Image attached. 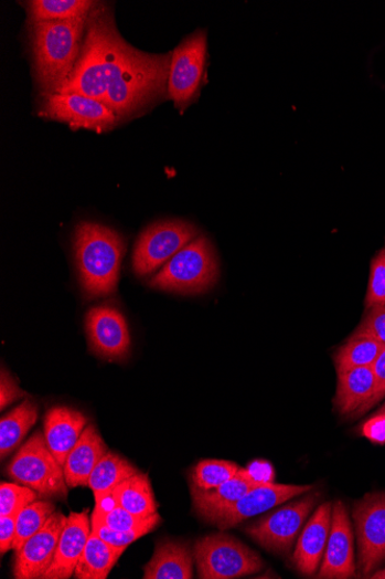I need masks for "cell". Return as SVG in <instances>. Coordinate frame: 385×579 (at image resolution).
Returning a JSON list of instances; mask_svg holds the SVG:
<instances>
[{
    "instance_id": "24",
    "label": "cell",
    "mask_w": 385,
    "mask_h": 579,
    "mask_svg": "<svg viewBox=\"0 0 385 579\" xmlns=\"http://www.w3.org/2000/svg\"><path fill=\"white\" fill-rule=\"evenodd\" d=\"M125 550L92 533L73 576L76 579H106Z\"/></svg>"
},
{
    "instance_id": "33",
    "label": "cell",
    "mask_w": 385,
    "mask_h": 579,
    "mask_svg": "<svg viewBox=\"0 0 385 579\" xmlns=\"http://www.w3.org/2000/svg\"><path fill=\"white\" fill-rule=\"evenodd\" d=\"M92 519V533L96 534L103 540L121 548H127L136 540L147 536L162 523L161 520L152 522L148 525L137 528V530L128 533H119L113 530V528L100 523L98 519L90 516Z\"/></svg>"
},
{
    "instance_id": "2",
    "label": "cell",
    "mask_w": 385,
    "mask_h": 579,
    "mask_svg": "<svg viewBox=\"0 0 385 579\" xmlns=\"http://www.w3.org/2000/svg\"><path fill=\"white\" fill-rule=\"evenodd\" d=\"M88 20L89 15L31 22L34 70L44 94L56 93L69 80L82 55Z\"/></svg>"
},
{
    "instance_id": "22",
    "label": "cell",
    "mask_w": 385,
    "mask_h": 579,
    "mask_svg": "<svg viewBox=\"0 0 385 579\" xmlns=\"http://www.w3.org/2000/svg\"><path fill=\"white\" fill-rule=\"evenodd\" d=\"M194 551L182 541L158 543L151 560L143 567L145 579L193 578Z\"/></svg>"
},
{
    "instance_id": "41",
    "label": "cell",
    "mask_w": 385,
    "mask_h": 579,
    "mask_svg": "<svg viewBox=\"0 0 385 579\" xmlns=\"http://www.w3.org/2000/svg\"><path fill=\"white\" fill-rule=\"evenodd\" d=\"M372 578L384 579L385 578V569H382V570H378V571H374L372 573Z\"/></svg>"
},
{
    "instance_id": "16",
    "label": "cell",
    "mask_w": 385,
    "mask_h": 579,
    "mask_svg": "<svg viewBox=\"0 0 385 579\" xmlns=\"http://www.w3.org/2000/svg\"><path fill=\"white\" fill-rule=\"evenodd\" d=\"M92 535L89 510L71 513L61 535L53 565L43 579H68L74 575Z\"/></svg>"
},
{
    "instance_id": "39",
    "label": "cell",
    "mask_w": 385,
    "mask_h": 579,
    "mask_svg": "<svg viewBox=\"0 0 385 579\" xmlns=\"http://www.w3.org/2000/svg\"><path fill=\"white\" fill-rule=\"evenodd\" d=\"M372 369L376 383V391L373 400V406L375 407L377 402L385 397V346L382 348L379 356L372 366Z\"/></svg>"
},
{
    "instance_id": "27",
    "label": "cell",
    "mask_w": 385,
    "mask_h": 579,
    "mask_svg": "<svg viewBox=\"0 0 385 579\" xmlns=\"http://www.w3.org/2000/svg\"><path fill=\"white\" fill-rule=\"evenodd\" d=\"M97 6L89 0H33L28 9L31 22H46L88 17Z\"/></svg>"
},
{
    "instance_id": "25",
    "label": "cell",
    "mask_w": 385,
    "mask_h": 579,
    "mask_svg": "<svg viewBox=\"0 0 385 579\" xmlns=\"http://www.w3.org/2000/svg\"><path fill=\"white\" fill-rule=\"evenodd\" d=\"M111 498L115 505L138 517L148 518L158 514V502L149 476L145 473L139 472L128 477L114 491Z\"/></svg>"
},
{
    "instance_id": "5",
    "label": "cell",
    "mask_w": 385,
    "mask_h": 579,
    "mask_svg": "<svg viewBox=\"0 0 385 579\" xmlns=\"http://www.w3.org/2000/svg\"><path fill=\"white\" fill-rule=\"evenodd\" d=\"M8 474L15 483L32 488L41 497H67L64 469L41 432L35 433L19 449L8 466Z\"/></svg>"
},
{
    "instance_id": "30",
    "label": "cell",
    "mask_w": 385,
    "mask_h": 579,
    "mask_svg": "<svg viewBox=\"0 0 385 579\" xmlns=\"http://www.w3.org/2000/svg\"><path fill=\"white\" fill-rule=\"evenodd\" d=\"M239 465L217 460L200 462L192 473L191 486L201 491H211L222 486L239 472Z\"/></svg>"
},
{
    "instance_id": "37",
    "label": "cell",
    "mask_w": 385,
    "mask_h": 579,
    "mask_svg": "<svg viewBox=\"0 0 385 579\" xmlns=\"http://www.w3.org/2000/svg\"><path fill=\"white\" fill-rule=\"evenodd\" d=\"M23 396V391L18 387L13 377L3 369L2 379H0V408H2V411Z\"/></svg>"
},
{
    "instance_id": "31",
    "label": "cell",
    "mask_w": 385,
    "mask_h": 579,
    "mask_svg": "<svg viewBox=\"0 0 385 579\" xmlns=\"http://www.w3.org/2000/svg\"><path fill=\"white\" fill-rule=\"evenodd\" d=\"M92 517L98 519L100 523L113 528V530L119 533L137 530L139 527L162 519L159 513L148 518L138 517L130 512H127L124 508L115 505V503L111 509H105L101 506H96Z\"/></svg>"
},
{
    "instance_id": "10",
    "label": "cell",
    "mask_w": 385,
    "mask_h": 579,
    "mask_svg": "<svg viewBox=\"0 0 385 579\" xmlns=\"http://www.w3.org/2000/svg\"><path fill=\"white\" fill-rule=\"evenodd\" d=\"M353 520L359 546L357 569L371 576L385 561V492L355 502Z\"/></svg>"
},
{
    "instance_id": "21",
    "label": "cell",
    "mask_w": 385,
    "mask_h": 579,
    "mask_svg": "<svg viewBox=\"0 0 385 579\" xmlns=\"http://www.w3.org/2000/svg\"><path fill=\"white\" fill-rule=\"evenodd\" d=\"M108 451L96 425L88 424L63 465L68 488L88 487L92 472Z\"/></svg>"
},
{
    "instance_id": "18",
    "label": "cell",
    "mask_w": 385,
    "mask_h": 579,
    "mask_svg": "<svg viewBox=\"0 0 385 579\" xmlns=\"http://www.w3.org/2000/svg\"><path fill=\"white\" fill-rule=\"evenodd\" d=\"M376 383L372 367L355 368L338 373V390L333 404L341 415L357 418L370 411Z\"/></svg>"
},
{
    "instance_id": "29",
    "label": "cell",
    "mask_w": 385,
    "mask_h": 579,
    "mask_svg": "<svg viewBox=\"0 0 385 579\" xmlns=\"http://www.w3.org/2000/svg\"><path fill=\"white\" fill-rule=\"evenodd\" d=\"M56 513V506L49 501H35L17 516V535L13 550L18 551L22 545L38 534L47 519Z\"/></svg>"
},
{
    "instance_id": "40",
    "label": "cell",
    "mask_w": 385,
    "mask_h": 579,
    "mask_svg": "<svg viewBox=\"0 0 385 579\" xmlns=\"http://www.w3.org/2000/svg\"><path fill=\"white\" fill-rule=\"evenodd\" d=\"M250 474L255 477L256 481L261 484L274 483V469L270 464L265 462L255 463V465L248 469Z\"/></svg>"
},
{
    "instance_id": "17",
    "label": "cell",
    "mask_w": 385,
    "mask_h": 579,
    "mask_svg": "<svg viewBox=\"0 0 385 579\" xmlns=\"http://www.w3.org/2000/svg\"><path fill=\"white\" fill-rule=\"evenodd\" d=\"M332 522L331 503H323L303 528L293 554L299 572L312 576L323 560Z\"/></svg>"
},
{
    "instance_id": "1",
    "label": "cell",
    "mask_w": 385,
    "mask_h": 579,
    "mask_svg": "<svg viewBox=\"0 0 385 579\" xmlns=\"http://www.w3.org/2000/svg\"><path fill=\"white\" fill-rule=\"evenodd\" d=\"M131 48L117 31L111 12L97 6L89 15L79 61L56 93L82 94L105 104L110 74Z\"/></svg>"
},
{
    "instance_id": "13",
    "label": "cell",
    "mask_w": 385,
    "mask_h": 579,
    "mask_svg": "<svg viewBox=\"0 0 385 579\" xmlns=\"http://www.w3.org/2000/svg\"><path fill=\"white\" fill-rule=\"evenodd\" d=\"M90 349L100 358L120 360L128 355L131 336L125 317L115 308H93L86 316Z\"/></svg>"
},
{
    "instance_id": "42",
    "label": "cell",
    "mask_w": 385,
    "mask_h": 579,
    "mask_svg": "<svg viewBox=\"0 0 385 579\" xmlns=\"http://www.w3.org/2000/svg\"><path fill=\"white\" fill-rule=\"evenodd\" d=\"M377 413H385V404L377 411Z\"/></svg>"
},
{
    "instance_id": "35",
    "label": "cell",
    "mask_w": 385,
    "mask_h": 579,
    "mask_svg": "<svg viewBox=\"0 0 385 579\" xmlns=\"http://www.w3.org/2000/svg\"><path fill=\"white\" fill-rule=\"evenodd\" d=\"M352 336L367 337L385 346V305L367 309Z\"/></svg>"
},
{
    "instance_id": "3",
    "label": "cell",
    "mask_w": 385,
    "mask_h": 579,
    "mask_svg": "<svg viewBox=\"0 0 385 579\" xmlns=\"http://www.w3.org/2000/svg\"><path fill=\"white\" fill-rule=\"evenodd\" d=\"M76 265L84 291L90 297L108 296L118 284L125 243L109 227L83 221L74 234Z\"/></svg>"
},
{
    "instance_id": "8",
    "label": "cell",
    "mask_w": 385,
    "mask_h": 579,
    "mask_svg": "<svg viewBox=\"0 0 385 579\" xmlns=\"http://www.w3.org/2000/svg\"><path fill=\"white\" fill-rule=\"evenodd\" d=\"M196 227L183 220L151 224L139 238L133 255L135 272L147 275L165 265L175 254L197 238Z\"/></svg>"
},
{
    "instance_id": "15",
    "label": "cell",
    "mask_w": 385,
    "mask_h": 579,
    "mask_svg": "<svg viewBox=\"0 0 385 579\" xmlns=\"http://www.w3.org/2000/svg\"><path fill=\"white\" fill-rule=\"evenodd\" d=\"M352 525L342 501L332 507L331 530L321 564L319 578L345 579L355 577Z\"/></svg>"
},
{
    "instance_id": "38",
    "label": "cell",
    "mask_w": 385,
    "mask_h": 579,
    "mask_svg": "<svg viewBox=\"0 0 385 579\" xmlns=\"http://www.w3.org/2000/svg\"><path fill=\"white\" fill-rule=\"evenodd\" d=\"M17 535V517L0 516V551L2 556L13 549Z\"/></svg>"
},
{
    "instance_id": "19",
    "label": "cell",
    "mask_w": 385,
    "mask_h": 579,
    "mask_svg": "<svg viewBox=\"0 0 385 579\" xmlns=\"http://www.w3.org/2000/svg\"><path fill=\"white\" fill-rule=\"evenodd\" d=\"M260 485L264 484L256 481L248 469H240L233 480L217 488L201 491L191 486L194 509L202 519L212 523L250 489Z\"/></svg>"
},
{
    "instance_id": "12",
    "label": "cell",
    "mask_w": 385,
    "mask_h": 579,
    "mask_svg": "<svg viewBox=\"0 0 385 579\" xmlns=\"http://www.w3.org/2000/svg\"><path fill=\"white\" fill-rule=\"evenodd\" d=\"M67 517L62 513H54L41 530L25 541L15 551L13 576L17 579L43 578L53 565L61 535Z\"/></svg>"
},
{
    "instance_id": "34",
    "label": "cell",
    "mask_w": 385,
    "mask_h": 579,
    "mask_svg": "<svg viewBox=\"0 0 385 579\" xmlns=\"http://www.w3.org/2000/svg\"><path fill=\"white\" fill-rule=\"evenodd\" d=\"M385 305V245L371 262L370 283L365 299L366 309Z\"/></svg>"
},
{
    "instance_id": "32",
    "label": "cell",
    "mask_w": 385,
    "mask_h": 579,
    "mask_svg": "<svg viewBox=\"0 0 385 579\" xmlns=\"http://www.w3.org/2000/svg\"><path fill=\"white\" fill-rule=\"evenodd\" d=\"M39 494L23 485L2 483L0 486V516L17 517L25 507L38 501Z\"/></svg>"
},
{
    "instance_id": "6",
    "label": "cell",
    "mask_w": 385,
    "mask_h": 579,
    "mask_svg": "<svg viewBox=\"0 0 385 579\" xmlns=\"http://www.w3.org/2000/svg\"><path fill=\"white\" fill-rule=\"evenodd\" d=\"M194 558L201 579H233L263 570L258 552L226 534L201 538L194 545Z\"/></svg>"
},
{
    "instance_id": "28",
    "label": "cell",
    "mask_w": 385,
    "mask_h": 579,
    "mask_svg": "<svg viewBox=\"0 0 385 579\" xmlns=\"http://www.w3.org/2000/svg\"><path fill=\"white\" fill-rule=\"evenodd\" d=\"M384 346L361 336H352L333 355L338 373L355 368L372 367Z\"/></svg>"
},
{
    "instance_id": "4",
    "label": "cell",
    "mask_w": 385,
    "mask_h": 579,
    "mask_svg": "<svg viewBox=\"0 0 385 579\" xmlns=\"http://www.w3.org/2000/svg\"><path fill=\"white\" fill-rule=\"evenodd\" d=\"M218 281V261L208 238L197 236L179 251L150 282V286L179 294H201Z\"/></svg>"
},
{
    "instance_id": "11",
    "label": "cell",
    "mask_w": 385,
    "mask_h": 579,
    "mask_svg": "<svg viewBox=\"0 0 385 579\" xmlns=\"http://www.w3.org/2000/svg\"><path fill=\"white\" fill-rule=\"evenodd\" d=\"M42 114L67 123L73 129L103 130L114 127L117 115L100 101L75 93L43 95Z\"/></svg>"
},
{
    "instance_id": "9",
    "label": "cell",
    "mask_w": 385,
    "mask_h": 579,
    "mask_svg": "<svg viewBox=\"0 0 385 579\" xmlns=\"http://www.w3.org/2000/svg\"><path fill=\"white\" fill-rule=\"evenodd\" d=\"M314 493L267 514L245 528L255 543L274 552H288L297 540L308 516L319 502Z\"/></svg>"
},
{
    "instance_id": "7",
    "label": "cell",
    "mask_w": 385,
    "mask_h": 579,
    "mask_svg": "<svg viewBox=\"0 0 385 579\" xmlns=\"http://www.w3.org/2000/svg\"><path fill=\"white\" fill-rule=\"evenodd\" d=\"M207 33L196 31L172 53L168 96L178 109L184 110L200 94L207 65Z\"/></svg>"
},
{
    "instance_id": "36",
    "label": "cell",
    "mask_w": 385,
    "mask_h": 579,
    "mask_svg": "<svg viewBox=\"0 0 385 579\" xmlns=\"http://www.w3.org/2000/svg\"><path fill=\"white\" fill-rule=\"evenodd\" d=\"M361 434L375 444H385V413H375L361 427Z\"/></svg>"
},
{
    "instance_id": "23",
    "label": "cell",
    "mask_w": 385,
    "mask_h": 579,
    "mask_svg": "<svg viewBox=\"0 0 385 579\" xmlns=\"http://www.w3.org/2000/svg\"><path fill=\"white\" fill-rule=\"evenodd\" d=\"M140 471L117 453L108 451L90 474L88 487L93 491L96 506L103 505L122 482Z\"/></svg>"
},
{
    "instance_id": "20",
    "label": "cell",
    "mask_w": 385,
    "mask_h": 579,
    "mask_svg": "<svg viewBox=\"0 0 385 579\" xmlns=\"http://www.w3.org/2000/svg\"><path fill=\"white\" fill-rule=\"evenodd\" d=\"M87 425L88 418L83 412L66 407L50 409L45 414L44 438L62 466Z\"/></svg>"
},
{
    "instance_id": "26",
    "label": "cell",
    "mask_w": 385,
    "mask_h": 579,
    "mask_svg": "<svg viewBox=\"0 0 385 579\" xmlns=\"http://www.w3.org/2000/svg\"><path fill=\"white\" fill-rule=\"evenodd\" d=\"M39 418V407L33 400H24L21 406L0 421V456L4 461L32 430Z\"/></svg>"
},
{
    "instance_id": "14",
    "label": "cell",
    "mask_w": 385,
    "mask_h": 579,
    "mask_svg": "<svg viewBox=\"0 0 385 579\" xmlns=\"http://www.w3.org/2000/svg\"><path fill=\"white\" fill-rule=\"evenodd\" d=\"M310 485H280L275 483L256 486L245 494L235 506L216 517L211 524L226 531L238 524L271 510L293 497L311 492Z\"/></svg>"
}]
</instances>
